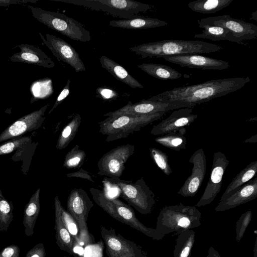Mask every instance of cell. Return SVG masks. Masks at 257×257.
Instances as JSON below:
<instances>
[{
	"instance_id": "cell-31",
	"label": "cell",
	"mask_w": 257,
	"mask_h": 257,
	"mask_svg": "<svg viewBox=\"0 0 257 257\" xmlns=\"http://www.w3.org/2000/svg\"><path fill=\"white\" fill-rule=\"evenodd\" d=\"M199 27L203 30L201 34L195 35L194 38L207 39L214 41L226 40L234 42L231 34L223 27L203 24H199Z\"/></svg>"
},
{
	"instance_id": "cell-22",
	"label": "cell",
	"mask_w": 257,
	"mask_h": 257,
	"mask_svg": "<svg viewBox=\"0 0 257 257\" xmlns=\"http://www.w3.org/2000/svg\"><path fill=\"white\" fill-rule=\"evenodd\" d=\"M101 67L106 70L118 80L134 89L144 88V86L130 75L124 67L114 60L105 56L100 58Z\"/></svg>"
},
{
	"instance_id": "cell-40",
	"label": "cell",
	"mask_w": 257,
	"mask_h": 257,
	"mask_svg": "<svg viewBox=\"0 0 257 257\" xmlns=\"http://www.w3.org/2000/svg\"><path fill=\"white\" fill-rule=\"evenodd\" d=\"M20 249L16 244L10 245L0 252V257H19Z\"/></svg>"
},
{
	"instance_id": "cell-4",
	"label": "cell",
	"mask_w": 257,
	"mask_h": 257,
	"mask_svg": "<svg viewBox=\"0 0 257 257\" xmlns=\"http://www.w3.org/2000/svg\"><path fill=\"white\" fill-rule=\"evenodd\" d=\"M201 224V213L195 206L182 203L163 208L157 217V231L165 235L176 232L179 234L199 227Z\"/></svg>"
},
{
	"instance_id": "cell-44",
	"label": "cell",
	"mask_w": 257,
	"mask_h": 257,
	"mask_svg": "<svg viewBox=\"0 0 257 257\" xmlns=\"http://www.w3.org/2000/svg\"><path fill=\"white\" fill-rule=\"evenodd\" d=\"M206 257H221L218 251L212 246H210Z\"/></svg>"
},
{
	"instance_id": "cell-35",
	"label": "cell",
	"mask_w": 257,
	"mask_h": 257,
	"mask_svg": "<svg viewBox=\"0 0 257 257\" xmlns=\"http://www.w3.org/2000/svg\"><path fill=\"white\" fill-rule=\"evenodd\" d=\"M86 156L85 152L75 145L66 154L63 167L68 169L79 168L83 164Z\"/></svg>"
},
{
	"instance_id": "cell-32",
	"label": "cell",
	"mask_w": 257,
	"mask_h": 257,
	"mask_svg": "<svg viewBox=\"0 0 257 257\" xmlns=\"http://www.w3.org/2000/svg\"><path fill=\"white\" fill-rule=\"evenodd\" d=\"M81 121V115L77 113L61 131L56 145L58 150L66 148L76 136Z\"/></svg>"
},
{
	"instance_id": "cell-33",
	"label": "cell",
	"mask_w": 257,
	"mask_h": 257,
	"mask_svg": "<svg viewBox=\"0 0 257 257\" xmlns=\"http://www.w3.org/2000/svg\"><path fill=\"white\" fill-rule=\"evenodd\" d=\"M54 209L58 211L64 225L73 237L76 244L78 245V226L71 215L62 206L57 196L54 198Z\"/></svg>"
},
{
	"instance_id": "cell-5",
	"label": "cell",
	"mask_w": 257,
	"mask_h": 257,
	"mask_svg": "<svg viewBox=\"0 0 257 257\" xmlns=\"http://www.w3.org/2000/svg\"><path fill=\"white\" fill-rule=\"evenodd\" d=\"M166 112L132 116L122 115L113 117H107L99 122V133L106 136L107 142L124 139L130 135L140 130L154 121L160 119Z\"/></svg>"
},
{
	"instance_id": "cell-37",
	"label": "cell",
	"mask_w": 257,
	"mask_h": 257,
	"mask_svg": "<svg viewBox=\"0 0 257 257\" xmlns=\"http://www.w3.org/2000/svg\"><path fill=\"white\" fill-rule=\"evenodd\" d=\"M31 140L29 137H20L0 145V156L11 153L26 146Z\"/></svg>"
},
{
	"instance_id": "cell-21",
	"label": "cell",
	"mask_w": 257,
	"mask_h": 257,
	"mask_svg": "<svg viewBox=\"0 0 257 257\" xmlns=\"http://www.w3.org/2000/svg\"><path fill=\"white\" fill-rule=\"evenodd\" d=\"M20 51L9 58L13 62L33 64L46 68H53L55 63L40 47L29 44L17 45Z\"/></svg>"
},
{
	"instance_id": "cell-45",
	"label": "cell",
	"mask_w": 257,
	"mask_h": 257,
	"mask_svg": "<svg viewBox=\"0 0 257 257\" xmlns=\"http://www.w3.org/2000/svg\"><path fill=\"white\" fill-rule=\"evenodd\" d=\"M257 142V135H254L250 138L245 140L243 143H256Z\"/></svg>"
},
{
	"instance_id": "cell-19",
	"label": "cell",
	"mask_w": 257,
	"mask_h": 257,
	"mask_svg": "<svg viewBox=\"0 0 257 257\" xmlns=\"http://www.w3.org/2000/svg\"><path fill=\"white\" fill-rule=\"evenodd\" d=\"M165 60L181 67L201 70H224L229 68V63L225 61L196 55L184 54L163 57Z\"/></svg>"
},
{
	"instance_id": "cell-25",
	"label": "cell",
	"mask_w": 257,
	"mask_h": 257,
	"mask_svg": "<svg viewBox=\"0 0 257 257\" xmlns=\"http://www.w3.org/2000/svg\"><path fill=\"white\" fill-rule=\"evenodd\" d=\"M55 209V229L56 240L59 248L71 255H75L74 248L76 243L71 234L69 232L64 223L58 211Z\"/></svg>"
},
{
	"instance_id": "cell-16",
	"label": "cell",
	"mask_w": 257,
	"mask_h": 257,
	"mask_svg": "<svg viewBox=\"0 0 257 257\" xmlns=\"http://www.w3.org/2000/svg\"><path fill=\"white\" fill-rule=\"evenodd\" d=\"M49 106L47 104L15 121L0 134V143L21 137L23 134L38 130L45 119V112Z\"/></svg>"
},
{
	"instance_id": "cell-39",
	"label": "cell",
	"mask_w": 257,
	"mask_h": 257,
	"mask_svg": "<svg viewBox=\"0 0 257 257\" xmlns=\"http://www.w3.org/2000/svg\"><path fill=\"white\" fill-rule=\"evenodd\" d=\"M70 80L68 79L66 84L58 96L53 106L49 110L48 114L51 113L54 109L68 96L70 93Z\"/></svg>"
},
{
	"instance_id": "cell-30",
	"label": "cell",
	"mask_w": 257,
	"mask_h": 257,
	"mask_svg": "<svg viewBox=\"0 0 257 257\" xmlns=\"http://www.w3.org/2000/svg\"><path fill=\"white\" fill-rule=\"evenodd\" d=\"M233 0H197L189 3L188 7L192 11L202 14H213L230 5Z\"/></svg>"
},
{
	"instance_id": "cell-6",
	"label": "cell",
	"mask_w": 257,
	"mask_h": 257,
	"mask_svg": "<svg viewBox=\"0 0 257 257\" xmlns=\"http://www.w3.org/2000/svg\"><path fill=\"white\" fill-rule=\"evenodd\" d=\"M32 16L38 22L67 37L77 41L91 40L90 32L80 23L59 12L29 6Z\"/></svg>"
},
{
	"instance_id": "cell-27",
	"label": "cell",
	"mask_w": 257,
	"mask_h": 257,
	"mask_svg": "<svg viewBox=\"0 0 257 257\" xmlns=\"http://www.w3.org/2000/svg\"><path fill=\"white\" fill-rule=\"evenodd\" d=\"M256 172L257 161H254L247 165L232 180L220 200L224 199L234 190L252 179Z\"/></svg>"
},
{
	"instance_id": "cell-47",
	"label": "cell",
	"mask_w": 257,
	"mask_h": 257,
	"mask_svg": "<svg viewBox=\"0 0 257 257\" xmlns=\"http://www.w3.org/2000/svg\"><path fill=\"white\" fill-rule=\"evenodd\" d=\"M256 12H257L256 11V12H255L254 13H252V16H252V18L253 19L255 20V21H257V18H256V16H257V15H256Z\"/></svg>"
},
{
	"instance_id": "cell-29",
	"label": "cell",
	"mask_w": 257,
	"mask_h": 257,
	"mask_svg": "<svg viewBox=\"0 0 257 257\" xmlns=\"http://www.w3.org/2000/svg\"><path fill=\"white\" fill-rule=\"evenodd\" d=\"M195 232L187 229L179 233L176 239L173 257H190L195 242Z\"/></svg>"
},
{
	"instance_id": "cell-14",
	"label": "cell",
	"mask_w": 257,
	"mask_h": 257,
	"mask_svg": "<svg viewBox=\"0 0 257 257\" xmlns=\"http://www.w3.org/2000/svg\"><path fill=\"white\" fill-rule=\"evenodd\" d=\"M229 164L226 155L220 151L213 154L209 179L204 192L195 206L201 207L210 204L220 191L223 176Z\"/></svg>"
},
{
	"instance_id": "cell-8",
	"label": "cell",
	"mask_w": 257,
	"mask_h": 257,
	"mask_svg": "<svg viewBox=\"0 0 257 257\" xmlns=\"http://www.w3.org/2000/svg\"><path fill=\"white\" fill-rule=\"evenodd\" d=\"M93 205L88 194L82 188L71 190L68 196L67 211L78 226L79 245L86 246L93 242V237L88 231L87 221L88 213Z\"/></svg>"
},
{
	"instance_id": "cell-18",
	"label": "cell",
	"mask_w": 257,
	"mask_h": 257,
	"mask_svg": "<svg viewBox=\"0 0 257 257\" xmlns=\"http://www.w3.org/2000/svg\"><path fill=\"white\" fill-rule=\"evenodd\" d=\"M192 111L193 107L181 108L174 110L168 117L154 125L151 134L161 136L177 132L189 126L198 116L197 114L192 113Z\"/></svg>"
},
{
	"instance_id": "cell-13",
	"label": "cell",
	"mask_w": 257,
	"mask_h": 257,
	"mask_svg": "<svg viewBox=\"0 0 257 257\" xmlns=\"http://www.w3.org/2000/svg\"><path fill=\"white\" fill-rule=\"evenodd\" d=\"M39 35L43 43L58 61L68 64L76 72L86 70L78 53L69 43L52 34L39 32Z\"/></svg>"
},
{
	"instance_id": "cell-7",
	"label": "cell",
	"mask_w": 257,
	"mask_h": 257,
	"mask_svg": "<svg viewBox=\"0 0 257 257\" xmlns=\"http://www.w3.org/2000/svg\"><path fill=\"white\" fill-rule=\"evenodd\" d=\"M109 180L119 189L120 197L137 211L144 215L151 212L156 203L155 194L143 177L135 183L119 178Z\"/></svg>"
},
{
	"instance_id": "cell-23",
	"label": "cell",
	"mask_w": 257,
	"mask_h": 257,
	"mask_svg": "<svg viewBox=\"0 0 257 257\" xmlns=\"http://www.w3.org/2000/svg\"><path fill=\"white\" fill-rule=\"evenodd\" d=\"M168 23L163 20L143 16H137L130 19L111 20L109 26L126 29H146L167 26Z\"/></svg>"
},
{
	"instance_id": "cell-36",
	"label": "cell",
	"mask_w": 257,
	"mask_h": 257,
	"mask_svg": "<svg viewBox=\"0 0 257 257\" xmlns=\"http://www.w3.org/2000/svg\"><path fill=\"white\" fill-rule=\"evenodd\" d=\"M150 156L159 169L166 175H170L172 170L169 162V158L167 155L162 151L155 148L151 147L149 149Z\"/></svg>"
},
{
	"instance_id": "cell-1",
	"label": "cell",
	"mask_w": 257,
	"mask_h": 257,
	"mask_svg": "<svg viewBox=\"0 0 257 257\" xmlns=\"http://www.w3.org/2000/svg\"><path fill=\"white\" fill-rule=\"evenodd\" d=\"M250 80L248 76L213 79L198 84L174 88L151 97L162 102H173L180 108L193 107L239 90Z\"/></svg>"
},
{
	"instance_id": "cell-9",
	"label": "cell",
	"mask_w": 257,
	"mask_h": 257,
	"mask_svg": "<svg viewBox=\"0 0 257 257\" xmlns=\"http://www.w3.org/2000/svg\"><path fill=\"white\" fill-rule=\"evenodd\" d=\"M71 4L101 11L123 19L135 18L138 14L147 12L153 7L132 0H72Z\"/></svg>"
},
{
	"instance_id": "cell-11",
	"label": "cell",
	"mask_w": 257,
	"mask_h": 257,
	"mask_svg": "<svg viewBox=\"0 0 257 257\" xmlns=\"http://www.w3.org/2000/svg\"><path fill=\"white\" fill-rule=\"evenodd\" d=\"M198 24L213 25L223 27L231 34L234 42L244 44L243 41L257 38V26L242 20L224 15L202 18L197 20Z\"/></svg>"
},
{
	"instance_id": "cell-43",
	"label": "cell",
	"mask_w": 257,
	"mask_h": 257,
	"mask_svg": "<svg viewBox=\"0 0 257 257\" xmlns=\"http://www.w3.org/2000/svg\"><path fill=\"white\" fill-rule=\"evenodd\" d=\"M38 0H0V7L13 5H24L29 3H35Z\"/></svg>"
},
{
	"instance_id": "cell-12",
	"label": "cell",
	"mask_w": 257,
	"mask_h": 257,
	"mask_svg": "<svg viewBox=\"0 0 257 257\" xmlns=\"http://www.w3.org/2000/svg\"><path fill=\"white\" fill-rule=\"evenodd\" d=\"M134 145L126 144L118 146L105 154L97 162L98 173L110 179H117L122 175L124 164L135 152Z\"/></svg>"
},
{
	"instance_id": "cell-3",
	"label": "cell",
	"mask_w": 257,
	"mask_h": 257,
	"mask_svg": "<svg viewBox=\"0 0 257 257\" xmlns=\"http://www.w3.org/2000/svg\"><path fill=\"white\" fill-rule=\"evenodd\" d=\"M90 192L94 202L118 221L129 225L155 240H161L165 236L156 228L148 227L141 222L130 205L118 199L108 197L103 191L96 188H91Z\"/></svg>"
},
{
	"instance_id": "cell-34",
	"label": "cell",
	"mask_w": 257,
	"mask_h": 257,
	"mask_svg": "<svg viewBox=\"0 0 257 257\" xmlns=\"http://www.w3.org/2000/svg\"><path fill=\"white\" fill-rule=\"evenodd\" d=\"M14 207L3 196L0 189V231H7L13 220Z\"/></svg>"
},
{
	"instance_id": "cell-20",
	"label": "cell",
	"mask_w": 257,
	"mask_h": 257,
	"mask_svg": "<svg viewBox=\"0 0 257 257\" xmlns=\"http://www.w3.org/2000/svg\"><path fill=\"white\" fill-rule=\"evenodd\" d=\"M257 197V178L251 179L220 200L214 210L224 211L246 203Z\"/></svg>"
},
{
	"instance_id": "cell-2",
	"label": "cell",
	"mask_w": 257,
	"mask_h": 257,
	"mask_svg": "<svg viewBox=\"0 0 257 257\" xmlns=\"http://www.w3.org/2000/svg\"><path fill=\"white\" fill-rule=\"evenodd\" d=\"M221 46L198 40H167L142 44L130 50L145 58H163L184 54L209 53L219 51Z\"/></svg>"
},
{
	"instance_id": "cell-17",
	"label": "cell",
	"mask_w": 257,
	"mask_h": 257,
	"mask_svg": "<svg viewBox=\"0 0 257 257\" xmlns=\"http://www.w3.org/2000/svg\"><path fill=\"white\" fill-rule=\"evenodd\" d=\"M189 162L192 164V173L177 192L183 197L194 196L203 181L206 170V158L203 149L195 151Z\"/></svg>"
},
{
	"instance_id": "cell-10",
	"label": "cell",
	"mask_w": 257,
	"mask_h": 257,
	"mask_svg": "<svg viewBox=\"0 0 257 257\" xmlns=\"http://www.w3.org/2000/svg\"><path fill=\"white\" fill-rule=\"evenodd\" d=\"M100 232L108 257H149L142 246L117 233L115 229L101 226Z\"/></svg>"
},
{
	"instance_id": "cell-15",
	"label": "cell",
	"mask_w": 257,
	"mask_h": 257,
	"mask_svg": "<svg viewBox=\"0 0 257 257\" xmlns=\"http://www.w3.org/2000/svg\"><path fill=\"white\" fill-rule=\"evenodd\" d=\"M179 107L172 102H162L153 99L151 97L143 99L133 103L132 101L123 107L113 111L108 112L103 115L107 117H113L122 115L139 116L155 113L159 112H167L179 109Z\"/></svg>"
},
{
	"instance_id": "cell-28",
	"label": "cell",
	"mask_w": 257,
	"mask_h": 257,
	"mask_svg": "<svg viewBox=\"0 0 257 257\" xmlns=\"http://www.w3.org/2000/svg\"><path fill=\"white\" fill-rule=\"evenodd\" d=\"M186 132L185 127H183L177 132L161 135L156 138L155 141L164 147L179 151L186 147L187 140L184 136Z\"/></svg>"
},
{
	"instance_id": "cell-46",
	"label": "cell",
	"mask_w": 257,
	"mask_h": 257,
	"mask_svg": "<svg viewBox=\"0 0 257 257\" xmlns=\"http://www.w3.org/2000/svg\"><path fill=\"white\" fill-rule=\"evenodd\" d=\"M257 238L256 237L254 248L253 249V257H257Z\"/></svg>"
},
{
	"instance_id": "cell-24",
	"label": "cell",
	"mask_w": 257,
	"mask_h": 257,
	"mask_svg": "<svg viewBox=\"0 0 257 257\" xmlns=\"http://www.w3.org/2000/svg\"><path fill=\"white\" fill-rule=\"evenodd\" d=\"M40 188H38L32 195L24 211L23 223L25 233L27 236H32L34 234V227L40 213Z\"/></svg>"
},
{
	"instance_id": "cell-38",
	"label": "cell",
	"mask_w": 257,
	"mask_h": 257,
	"mask_svg": "<svg viewBox=\"0 0 257 257\" xmlns=\"http://www.w3.org/2000/svg\"><path fill=\"white\" fill-rule=\"evenodd\" d=\"M251 217V211L248 210L242 213L237 221L235 227V239L237 242H239L243 236L245 230L250 222Z\"/></svg>"
},
{
	"instance_id": "cell-41",
	"label": "cell",
	"mask_w": 257,
	"mask_h": 257,
	"mask_svg": "<svg viewBox=\"0 0 257 257\" xmlns=\"http://www.w3.org/2000/svg\"><path fill=\"white\" fill-rule=\"evenodd\" d=\"M46 251L43 243H40L35 245L29 250L25 257H45Z\"/></svg>"
},
{
	"instance_id": "cell-26",
	"label": "cell",
	"mask_w": 257,
	"mask_h": 257,
	"mask_svg": "<svg viewBox=\"0 0 257 257\" xmlns=\"http://www.w3.org/2000/svg\"><path fill=\"white\" fill-rule=\"evenodd\" d=\"M138 67L156 78L163 80L178 79L182 75L173 68L163 64L155 63H142Z\"/></svg>"
},
{
	"instance_id": "cell-42",
	"label": "cell",
	"mask_w": 257,
	"mask_h": 257,
	"mask_svg": "<svg viewBox=\"0 0 257 257\" xmlns=\"http://www.w3.org/2000/svg\"><path fill=\"white\" fill-rule=\"evenodd\" d=\"M66 176L68 178L77 177L85 179L94 183V181L93 180L90 174L82 168H81L78 171L68 173L66 175Z\"/></svg>"
}]
</instances>
